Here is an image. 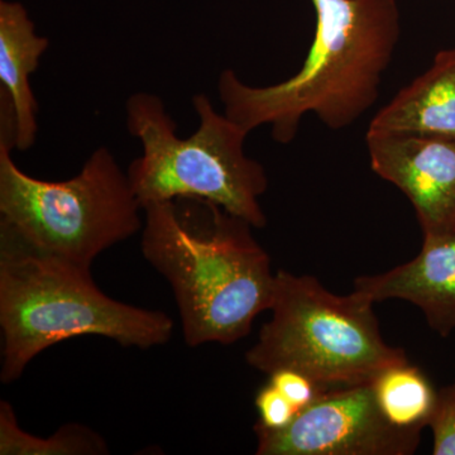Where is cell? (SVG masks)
Wrapping results in <instances>:
<instances>
[{
  "label": "cell",
  "mask_w": 455,
  "mask_h": 455,
  "mask_svg": "<svg viewBox=\"0 0 455 455\" xmlns=\"http://www.w3.org/2000/svg\"><path fill=\"white\" fill-rule=\"evenodd\" d=\"M355 291L373 304L390 299L411 302L431 329L447 337L455 329V232L424 235L414 259L383 274L355 278Z\"/></svg>",
  "instance_id": "obj_9"
},
{
  "label": "cell",
  "mask_w": 455,
  "mask_h": 455,
  "mask_svg": "<svg viewBox=\"0 0 455 455\" xmlns=\"http://www.w3.org/2000/svg\"><path fill=\"white\" fill-rule=\"evenodd\" d=\"M193 107L199 127L180 139L178 124L158 95L140 92L127 99V128L142 145L127 175L140 205L202 199L253 228H265L259 197L268 179L262 164L245 155L247 132L218 113L203 92L194 95Z\"/></svg>",
  "instance_id": "obj_5"
},
{
  "label": "cell",
  "mask_w": 455,
  "mask_h": 455,
  "mask_svg": "<svg viewBox=\"0 0 455 455\" xmlns=\"http://www.w3.org/2000/svg\"><path fill=\"white\" fill-rule=\"evenodd\" d=\"M0 381H18L33 359L61 341L95 335L124 348L169 343L172 319L106 295L90 268L40 252L0 224Z\"/></svg>",
  "instance_id": "obj_3"
},
{
  "label": "cell",
  "mask_w": 455,
  "mask_h": 455,
  "mask_svg": "<svg viewBox=\"0 0 455 455\" xmlns=\"http://www.w3.org/2000/svg\"><path fill=\"white\" fill-rule=\"evenodd\" d=\"M268 376L269 382L281 391L298 412L313 403L323 392L329 390L305 374L292 370H278Z\"/></svg>",
  "instance_id": "obj_15"
},
{
  "label": "cell",
  "mask_w": 455,
  "mask_h": 455,
  "mask_svg": "<svg viewBox=\"0 0 455 455\" xmlns=\"http://www.w3.org/2000/svg\"><path fill=\"white\" fill-rule=\"evenodd\" d=\"M313 4L315 35L293 76L275 85L251 86L233 70L220 75L223 113L248 134L271 125L275 140L286 145L307 114L338 131L376 103L400 40L396 0H313Z\"/></svg>",
  "instance_id": "obj_1"
},
{
  "label": "cell",
  "mask_w": 455,
  "mask_h": 455,
  "mask_svg": "<svg viewBox=\"0 0 455 455\" xmlns=\"http://www.w3.org/2000/svg\"><path fill=\"white\" fill-rule=\"evenodd\" d=\"M259 424L269 430H280L291 423L298 411L271 382L263 386L256 396Z\"/></svg>",
  "instance_id": "obj_16"
},
{
  "label": "cell",
  "mask_w": 455,
  "mask_h": 455,
  "mask_svg": "<svg viewBox=\"0 0 455 455\" xmlns=\"http://www.w3.org/2000/svg\"><path fill=\"white\" fill-rule=\"evenodd\" d=\"M427 427L433 430L435 455H455V387L442 388Z\"/></svg>",
  "instance_id": "obj_14"
},
{
  "label": "cell",
  "mask_w": 455,
  "mask_h": 455,
  "mask_svg": "<svg viewBox=\"0 0 455 455\" xmlns=\"http://www.w3.org/2000/svg\"><path fill=\"white\" fill-rule=\"evenodd\" d=\"M272 319L245 353L259 372L292 370L323 387L355 386L396 364L405 352L388 346L379 331L373 302L361 293L338 296L315 277L276 272Z\"/></svg>",
  "instance_id": "obj_6"
},
{
  "label": "cell",
  "mask_w": 455,
  "mask_h": 455,
  "mask_svg": "<svg viewBox=\"0 0 455 455\" xmlns=\"http://www.w3.org/2000/svg\"><path fill=\"white\" fill-rule=\"evenodd\" d=\"M13 109L0 101V224L40 252L92 268L101 253L143 229L145 212L107 147L66 181H44L12 158Z\"/></svg>",
  "instance_id": "obj_4"
},
{
  "label": "cell",
  "mask_w": 455,
  "mask_h": 455,
  "mask_svg": "<svg viewBox=\"0 0 455 455\" xmlns=\"http://www.w3.org/2000/svg\"><path fill=\"white\" fill-rule=\"evenodd\" d=\"M367 134H410L455 140V47L436 55L429 70L398 92Z\"/></svg>",
  "instance_id": "obj_10"
},
{
  "label": "cell",
  "mask_w": 455,
  "mask_h": 455,
  "mask_svg": "<svg viewBox=\"0 0 455 455\" xmlns=\"http://www.w3.org/2000/svg\"><path fill=\"white\" fill-rule=\"evenodd\" d=\"M108 443L82 424H66L49 438H40L20 427L8 401H0V455H106Z\"/></svg>",
  "instance_id": "obj_13"
},
{
  "label": "cell",
  "mask_w": 455,
  "mask_h": 455,
  "mask_svg": "<svg viewBox=\"0 0 455 455\" xmlns=\"http://www.w3.org/2000/svg\"><path fill=\"white\" fill-rule=\"evenodd\" d=\"M143 257L170 283L188 347L235 343L271 309L276 274L252 226L202 199L143 206Z\"/></svg>",
  "instance_id": "obj_2"
},
{
  "label": "cell",
  "mask_w": 455,
  "mask_h": 455,
  "mask_svg": "<svg viewBox=\"0 0 455 455\" xmlns=\"http://www.w3.org/2000/svg\"><path fill=\"white\" fill-rule=\"evenodd\" d=\"M374 395L383 415L403 429L427 427L438 391L420 368L409 362L383 371L372 382Z\"/></svg>",
  "instance_id": "obj_12"
},
{
  "label": "cell",
  "mask_w": 455,
  "mask_h": 455,
  "mask_svg": "<svg viewBox=\"0 0 455 455\" xmlns=\"http://www.w3.org/2000/svg\"><path fill=\"white\" fill-rule=\"evenodd\" d=\"M254 433L257 455H410L421 436L387 420L372 382L326 390L283 429Z\"/></svg>",
  "instance_id": "obj_7"
},
{
  "label": "cell",
  "mask_w": 455,
  "mask_h": 455,
  "mask_svg": "<svg viewBox=\"0 0 455 455\" xmlns=\"http://www.w3.org/2000/svg\"><path fill=\"white\" fill-rule=\"evenodd\" d=\"M49 46V38L37 35L35 23L20 3L0 2V94L13 108L18 151L32 148L37 140L38 103L29 77Z\"/></svg>",
  "instance_id": "obj_11"
},
{
  "label": "cell",
  "mask_w": 455,
  "mask_h": 455,
  "mask_svg": "<svg viewBox=\"0 0 455 455\" xmlns=\"http://www.w3.org/2000/svg\"><path fill=\"white\" fill-rule=\"evenodd\" d=\"M371 167L414 205L424 235L455 232V140L367 134Z\"/></svg>",
  "instance_id": "obj_8"
},
{
  "label": "cell",
  "mask_w": 455,
  "mask_h": 455,
  "mask_svg": "<svg viewBox=\"0 0 455 455\" xmlns=\"http://www.w3.org/2000/svg\"><path fill=\"white\" fill-rule=\"evenodd\" d=\"M453 385H454V387H455V382L453 383Z\"/></svg>",
  "instance_id": "obj_17"
}]
</instances>
